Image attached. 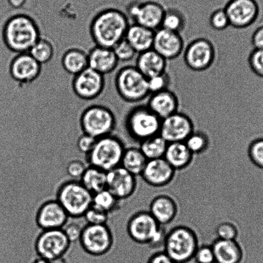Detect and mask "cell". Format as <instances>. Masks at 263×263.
Instances as JSON below:
<instances>
[{
	"instance_id": "1",
	"label": "cell",
	"mask_w": 263,
	"mask_h": 263,
	"mask_svg": "<svg viewBox=\"0 0 263 263\" xmlns=\"http://www.w3.org/2000/svg\"><path fill=\"white\" fill-rule=\"evenodd\" d=\"M37 15L29 9L8 8L0 22V37L9 52H29L42 35V25Z\"/></svg>"
},
{
	"instance_id": "2",
	"label": "cell",
	"mask_w": 263,
	"mask_h": 263,
	"mask_svg": "<svg viewBox=\"0 0 263 263\" xmlns=\"http://www.w3.org/2000/svg\"><path fill=\"white\" fill-rule=\"evenodd\" d=\"M130 24L121 9L103 7L91 14L89 33L95 45L113 48L124 39Z\"/></svg>"
},
{
	"instance_id": "3",
	"label": "cell",
	"mask_w": 263,
	"mask_h": 263,
	"mask_svg": "<svg viewBox=\"0 0 263 263\" xmlns=\"http://www.w3.org/2000/svg\"><path fill=\"white\" fill-rule=\"evenodd\" d=\"M125 150L123 141L111 134L97 139L92 150L86 155V162L107 173L121 166Z\"/></svg>"
},
{
	"instance_id": "4",
	"label": "cell",
	"mask_w": 263,
	"mask_h": 263,
	"mask_svg": "<svg viewBox=\"0 0 263 263\" xmlns=\"http://www.w3.org/2000/svg\"><path fill=\"white\" fill-rule=\"evenodd\" d=\"M55 199L70 218H81L92 206L93 194L80 181L68 179L58 187Z\"/></svg>"
},
{
	"instance_id": "5",
	"label": "cell",
	"mask_w": 263,
	"mask_h": 263,
	"mask_svg": "<svg viewBox=\"0 0 263 263\" xmlns=\"http://www.w3.org/2000/svg\"><path fill=\"white\" fill-rule=\"evenodd\" d=\"M114 84L117 93L126 103H140L150 95L147 79L135 66L120 68L115 77Z\"/></svg>"
},
{
	"instance_id": "6",
	"label": "cell",
	"mask_w": 263,
	"mask_h": 263,
	"mask_svg": "<svg viewBox=\"0 0 263 263\" xmlns=\"http://www.w3.org/2000/svg\"><path fill=\"white\" fill-rule=\"evenodd\" d=\"M198 239L193 229L177 226L166 234L163 250L175 263H187L193 260Z\"/></svg>"
},
{
	"instance_id": "7",
	"label": "cell",
	"mask_w": 263,
	"mask_h": 263,
	"mask_svg": "<svg viewBox=\"0 0 263 263\" xmlns=\"http://www.w3.org/2000/svg\"><path fill=\"white\" fill-rule=\"evenodd\" d=\"M116 126V115L103 104H91L86 107L79 117L82 133L96 139L113 134Z\"/></svg>"
},
{
	"instance_id": "8",
	"label": "cell",
	"mask_w": 263,
	"mask_h": 263,
	"mask_svg": "<svg viewBox=\"0 0 263 263\" xmlns=\"http://www.w3.org/2000/svg\"><path fill=\"white\" fill-rule=\"evenodd\" d=\"M162 119L155 115L147 105L133 107L127 112L124 127L132 139L140 143L159 135Z\"/></svg>"
},
{
	"instance_id": "9",
	"label": "cell",
	"mask_w": 263,
	"mask_h": 263,
	"mask_svg": "<svg viewBox=\"0 0 263 263\" xmlns=\"http://www.w3.org/2000/svg\"><path fill=\"white\" fill-rule=\"evenodd\" d=\"M70 245L63 229L47 230L37 235L34 248L38 256L52 262L63 257Z\"/></svg>"
},
{
	"instance_id": "10",
	"label": "cell",
	"mask_w": 263,
	"mask_h": 263,
	"mask_svg": "<svg viewBox=\"0 0 263 263\" xmlns=\"http://www.w3.org/2000/svg\"><path fill=\"white\" fill-rule=\"evenodd\" d=\"M165 12L163 6L152 2H130L124 9L125 14L132 24L142 25L154 31L161 28Z\"/></svg>"
},
{
	"instance_id": "11",
	"label": "cell",
	"mask_w": 263,
	"mask_h": 263,
	"mask_svg": "<svg viewBox=\"0 0 263 263\" xmlns=\"http://www.w3.org/2000/svg\"><path fill=\"white\" fill-rule=\"evenodd\" d=\"M216 55L213 43L205 37H198L189 43L183 50V61L190 70L203 71L213 65Z\"/></svg>"
},
{
	"instance_id": "12",
	"label": "cell",
	"mask_w": 263,
	"mask_h": 263,
	"mask_svg": "<svg viewBox=\"0 0 263 263\" xmlns=\"http://www.w3.org/2000/svg\"><path fill=\"white\" fill-rule=\"evenodd\" d=\"M114 241V235L108 224H86L79 242L84 251L88 254L101 255L110 250Z\"/></svg>"
},
{
	"instance_id": "13",
	"label": "cell",
	"mask_w": 263,
	"mask_h": 263,
	"mask_svg": "<svg viewBox=\"0 0 263 263\" xmlns=\"http://www.w3.org/2000/svg\"><path fill=\"white\" fill-rule=\"evenodd\" d=\"M42 71V65L29 52L14 54L7 65L10 78L20 86L34 83L40 78Z\"/></svg>"
},
{
	"instance_id": "14",
	"label": "cell",
	"mask_w": 263,
	"mask_h": 263,
	"mask_svg": "<svg viewBox=\"0 0 263 263\" xmlns=\"http://www.w3.org/2000/svg\"><path fill=\"white\" fill-rule=\"evenodd\" d=\"M105 86V76L89 67L74 76L71 81L74 94L83 101L96 100L104 92Z\"/></svg>"
},
{
	"instance_id": "15",
	"label": "cell",
	"mask_w": 263,
	"mask_h": 263,
	"mask_svg": "<svg viewBox=\"0 0 263 263\" xmlns=\"http://www.w3.org/2000/svg\"><path fill=\"white\" fill-rule=\"evenodd\" d=\"M195 132V124L187 114L178 111L162 120L159 135L168 143L184 142Z\"/></svg>"
},
{
	"instance_id": "16",
	"label": "cell",
	"mask_w": 263,
	"mask_h": 263,
	"mask_svg": "<svg viewBox=\"0 0 263 263\" xmlns=\"http://www.w3.org/2000/svg\"><path fill=\"white\" fill-rule=\"evenodd\" d=\"M230 23L234 29H242L257 21L260 9L255 0H231L224 7Z\"/></svg>"
},
{
	"instance_id": "17",
	"label": "cell",
	"mask_w": 263,
	"mask_h": 263,
	"mask_svg": "<svg viewBox=\"0 0 263 263\" xmlns=\"http://www.w3.org/2000/svg\"><path fill=\"white\" fill-rule=\"evenodd\" d=\"M161 226L149 212H137L129 219L126 231L129 238L136 243L149 245Z\"/></svg>"
},
{
	"instance_id": "18",
	"label": "cell",
	"mask_w": 263,
	"mask_h": 263,
	"mask_svg": "<svg viewBox=\"0 0 263 263\" xmlns=\"http://www.w3.org/2000/svg\"><path fill=\"white\" fill-rule=\"evenodd\" d=\"M70 217L55 198L43 201L38 208L35 222L42 231L62 229Z\"/></svg>"
},
{
	"instance_id": "19",
	"label": "cell",
	"mask_w": 263,
	"mask_h": 263,
	"mask_svg": "<svg viewBox=\"0 0 263 263\" xmlns=\"http://www.w3.org/2000/svg\"><path fill=\"white\" fill-rule=\"evenodd\" d=\"M137 187L136 177L121 166L106 173V189L119 200L131 198Z\"/></svg>"
},
{
	"instance_id": "20",
	"label": "cell",
	"mask_w": 263,
	"mask_h": 263,
	"mask_svg": "<svg viewBox=\"0 0 263 263\" xmlns=\"http://www.w3.org/2000/svg\"><path fill=\"white\" fill-rule=\"evenodd\" d=\"M153 49L166 60L178 58L184 50V41L180 33L160 28L155 32Z\"/></svg>"
},
{
	"instance_id": "21",
	"label": "cell",
	"mask_w": 263,
	"mask_h": 263,
	"mask_svg": "<svg viewBox=\"0 0 263 263\" xmlns=\"http://www.w3.org/2000/svg\"><path fill=\"white\" fill-rule=\"evenodd\" d=\"M175 173L167 161L162 158L148 160L140 177L148 185L162 187L172 182Z\"/></svg>"
},
{
	"instance_id": "22",
	"label": "cell",
	"mask_w": 263,
	"mask_h": 263,
	"mask_svg": "<svg viewBox=\"0 0 263 263\" xmlns=\"http://www.w3.org/2000/svg\"><path fill=\"white\" fill-rule=\"evenodd\" d=\"M146 105L162 120L178 111L180 102L177 94L167 89L150 94Z\"/></svg>"
},
{
	"instance_id": "23",
	"label": "cell",
	"mask_w": 263,
	"mask_h": 263,
	"mask_svg": "<svg viewBox=\"0 0 263 263\" xmlns=\"http://www.w3.org/2000/svg\"><path fill=\"white\" fill-rule=\"evenodd\" d=\"M88 67L105 76L113 72L119 61L112 48L94 46L88 52Z\"/></svg>"
},
{
	"instance_id": "24",
	"label": "cell",
	"mask_w": 263,
	"mask_h": 263,
	"mask_svg": "<svg viewBox=\"0 0 263 263\" xmlns=\"http://www.w3.org/2000/svg\"><path fill=\"white\" fill-rule=\"evenodd\" d=\"M178 205L171 196L161 195L153 198L149 213L161 226L170 224L177 216Z\"/></svg>"
},
{
	"instance_id": "25",
	"label": "cell",
	"mask_w": 263,
	"mask_h": 263,
	"mask_svg": "<svg viewBox=\"0 0 263 263\" xmlns=\"http://www.w3.org/2000/svg\"><path fill=\"white\" fill-rule=\"evenodd\" d=\"M167 61L152 48L139 53L135 66L145 78L149 79L167 71Z\"/></svg>"
},
{
	"instance_id": "26",
	"label": "cell",
	"mask_w": 263,
	"mask_h": 263,
	"mask_svg": "<svg viewBox=\"0 0 263 263\" xmlns=\"http://www.w3.org/2000/svg\"><path fill=\"white\" fill-rule=\"evenodd\" d=\"M211 247L215 263H241L244 259L243 249L236 240L217 239Z\"/></svg>"
},
{
	"instance_id": "27",
	"label": "cell",
	"mask_w": 263,
	"mask_h": 263,
	"mask_svg": "<svg viewBox=\"0 0 263 263\" xmlns=\"http://www.w3.org/2000/svg\"><path fill=\"white\" fill-rule=\"evenodd\" d=\"M154 30L136 24H130L125 40L136 52L140 53L152 49L155 37Z\"/></svg>"
},
{
	"instance_id": "28",
	"label": "cell",
	"mask_w": 263,
	"mask_h": 263,
	"mask_svg": "<svg viewBox=\"0 0 263 263\" xmlns=\"http://www.w3.org/2000/svg\"><path fill=\"white\" fill-rule=\"evenodd\" d=\"M194 155L185 142L168 143L163 158L175 171L187 168L192 163Z\"/></svg>"
},
{
	"instance_id": "29",
	"label": "cell",
	"mask_w": 263,
	"mask_h": 263,
	"mask_svg": "<svg viewBox=\"0 0 263 263\" xmlns=\"http://www.w3.org/2000/svg\"><path fill=\"white\" fill-rule=\"evenodd\" d=\"M61 65L66 73L76 76L88 68V52L79 47L69 48L61 58Z\"/></svg>"
},
{
	"instance_id": "30",
	"label": "cell",
	"mask_w": 263,
	"mask_h": 263,
	"mask_svg": "<svg viewBox=\"0 0 263 263\" xmlns=\"http://www.w3.org/2000/svg\"><path fill=\"white\" fill-rule=\"evenodd\" d=\"M147 161L139 147L126 148L121 166L137 177L141 175Z\"/></svg>"
},
{
	"instance_id": "31",
	"label": "cell",
	"mask_w": 263,
	"mask_h": 263,
	"mask_svg": "<svg viewBox=\"0 0 263 263\" xmlns=\"http://www.w3.org/2000/svg\"><path fill=\"white\" fill-rule=\"evenodd\" d=\"M80 182L91 194H96L106 189V172L92 166H88L82 176Z\"/></svg>"
},
{
	"instance_id": "32",
	"label": "cell",
	"mask_w": 263,
	"mask_h": 263,
	"mask_svg": "<svg viewBox=\"0 0 263 263\" xmlns=\"http://www.w3.org/2000/svg\"><path fill=\"white\" fill-rule=\"evenodd\" d=\"M55 45L53 41L42 35L29 52L43 66L52 61L55 57Z\"/></svg>"
},
{
	"instance_id": "33",
	"label": "cell",
	"mask_w": 263,
	"mask_h": 263,
	"mask_svg": "<svg viewBox=\"0 0 263 263\" xmlns=\"http://www.w3.org/2000/svg\"><path fill=\"white\" fill-rule=\"evenodd\" d=\"M168 143L160 135H155L140 142V149L148 160L164 157Z\"/></svg>"
},
{
	"instance_id": "34",
	"label": "cell",
	"mask_w": 263,
	"mask_h": 263,
	"mask_svg": "<svg viewBox=\"0 0 263 263\" xmlns=\"http://www.w3.org/2000/svg\"><path fill=\"white\" fill-rule=\"evenodd\" d=\"M187 21V15L184 12L175 7H170L165 9L161 28L180 33L185 29Z\"/></svg>"
},
{
	"instance_id": "35",
	"label": "cell",
	"mask_w": 263,
	"mask_h": 263,
	"mask_svg": "<svg viewBox=\"0 0 263 263\" xmlns=\"http://www.w3.org/2000/svg\"><path fill=\"white\" fill-rule=\"evenodd\" d=\"M122 201L118 200L107 189L93 195L92 206L108 214L121 208Z\"/></svg>"
},
{
	"instance_id": "36",
	"label": "cell",
	"mask_w": 263,
	"mask_h": 263,
	"mask_svg": "<svg viewBox=\"0 0 263 263\" xmlns=\"http://www.w3.org/2000/svg\"><path fill=\"white\" fill-rule=\"evenodd\" d=\"M190 152L194 155L201 154L209 146V138L208 135L203 132H194L184 142Z\"/></svg>"
},
{
	"instance_id": "37",
	"label": "cell",
	"mask_w": 263,
	"mask_h": 263,
	"mask_svg": "<svg viewBox=\"0 0 263 263\" xmlns=\"http://www.w3.org/2000/svg\"><path fill=\"white\" fill-rule=\"evenodd\" d=\"M86 224L83 218H69L67 223L62 229L71 243L80 241L82 232Z\"/></svg>"
},
{
	"instance_id": "38",
	"label": "cell",
	"mask_w": 263,
	"mask_h": 263,
	"mask_svg": "<svg viewBox=\"0 0 263 263\" xmlns=\"http://www.w3.org/2000/svg\"><path fill=\"white\" fill-rule=\"evenodd\" d=\"M247 153L252 164L263 170V137L252 140L248 147Z\"/></svg>"
},
{
	"instance_id": "39",
	"label": "cell",
	"mask_w": 263,
	"mask_h": 263,
	"mask_svg": "<svg viewBox=\"0 0 263 263\" xmlns=\"http://www.w3.org/2000/svg\"><path fill=\"white\" fill-rule=\"evenodd\" d=\"M88 166L86 161L82 160L81 158H71L66 165V175L71 180L79 181Z\"/></svg>"
},
{
	"instance_id": "40",
	"label": "cell",
	"mask_w": 263,
	"mask_h": 263,
	"mask_svg": "<svg viewBox=\"0 0 263 263\" xmlns=\"http://www.w3.org/2000/svg\"><path fill=\"white\" fill-rule=\"evenodd\" d=\"M209 25L212 29L222 31L230 26L228 16L224 9H217L211 12L209 16Z\"/></svg>"
},
{
	"instance_id": "41",
	"label": "cell",
	"mask_w": 263,
	"mask_h": 263,
	"mask_svg": "<svg viewBox=\"0 0 263 263\" xmlns=\"http://www.w3.org/2000/svg\"><path fill=\"white\" fill-rule=\"evenodd\" d=\"M112 49H113L119 62L120 61H121V62H128V61H132L135 58V56L137 54L136 51L125 40V38L117 43Z\"/></svg>"
},
{
	"instance_id": "42",
	"label": "cell",
	"mask_w": 263,
	"mask_h": 263,
	"mask_svg": "<svg viewBox=\"0 0 263 263\" xmlns=\"http://www.w3.org/2000/svg\"><path fill=\"white\" fill-rule=\"evenodd\" d=\"M148 88L150 94L159 92V91L167 90L171 84V78L167 71L147 79Z\"/></svg>"
},
{
	"instance_id": "43",
	"label": "cell",
	"mask_w": 263,
	"mask_h": 263,
	"mask_svg": "<svg viewBox=\"0 0 263 263\" xmlns=\"http://www.w3.org/2000/svg\"><path fill=\"white\" fill-rule=\"evenodd\" d=\"M88 224H106L109 221V214L91 206L84 214L83 217Z\"/></svg>"
},
{
	"instance_id": "44",
	"label": "cell",
	"mask_w": 263,
	"mask_h": 263,
	"mask_svg": "<svg viewBox=\"0 0 263 263\" xmlns=\"http://www.w3.org/2000/svg\"><path fill=\"white\" fill-rule=\"evenodd\" d=\"M216 233L218 239L223 240H236L238 236V230L231 222H223L216 227Z\"/></svg>"
},
{
	"instance_id": "45",
	"label": "cell",
	"mask_w": 263,
	"mask_h": 263,
	"mask_svg": "<svg viewBox=\"0 0 263 263\" xmlns=\"http://www.w3.org/2000/svg\"><path fill=\"white\" fill-rule=\"evenodd\" d=\"M248 63L253 72L263 78V50H252L248 59Z\"/></svg>"
},
{
	"instance_id": "46",
	"label": "cell",
	"mask_w": 263,
	"mask_h": 263,
	"mask_svg": "<svg viewBox=\"0 0 263 263\" xmlns=\"http://www.w3.org/2000/svg\"><path fill=\"white\" fill-rule=\"evenodd\" d=\"M97 139L95 138L90 136V135L85 134H82L79 135L76 140V146L78 152L81 155H88L92 150L94 145L96 144Z\"/></svg>"
},
{
	"instance_id": "47",
	"label": "cell",
	"mask_w": 263,
	"mask_h": 263,
	"mask_svg": "<svg viewBox=\"0 0 263 263\" xmlns=\"http://www.w3.org/2000/svg\"><path fill=\"white\" fill-rule=\"evenodd\" d=\"M194 260L196 263H215V257L211 245L199 246L194 256Z\"/></svg>"
},
{
	"instance_id": "48",
	"label": "cell",
	"mask_w": 263,
	"mask_h": 263,
	"mask_svg": "<svg viewBox=\"0 0 263 263\" xmlns=\"http://www.w3.org/2000/svg\"><path fill=\"white\" fill-rule=\"evenodd\" d=\"M166 234H167V232H166L164 227L161 226L157 234L153 237L152 241L148 245L151 247V249L157 250L160 249V247H163Z\"/></svg>"
},
{
	"instance_id": "49",
	"label": "cell",
	"mask_w": 263,
	"mask_h": 263,
	"mask_svg": "<svg viewBox=\"0 0 263 263\" xmlns=\"http://www.w3.org/2000/svg\"><path fill=\"white\" fill-rule=\"evenodd\" d=\"M147 263H175L171 259L168 255L163 251L160 250L153 253L148 258Z\"/></svg>"
},
{
	"instance_id": "50",
	"label": "cell",
	"mask_w": 263,
	"mask_h": 263,
	"mask_svg": "<svg viewBox=\"0 0 263 263\" xmlns=\"http://www.w3.org/2000/svg\"><path fill=\"white\" fill-rule=\"evenodd\" d=\"M251 42L254 49L263 50V25L257 28L253 33Z\"/></svg>"
},
{
	"instance_id": "51",
	"label": "cell",
	"mask_w": 263,
	"mask_h": 263,
	"mask_svg": "<svg viewBox=\"0 0 263 263\" xmlns=\"http://www.w3.org/2000/svg\"><path fill=\"white\" fill-rule=\"evenodd\" d=\"M10 8L13 10L22 9L26 4L27 0H7Z\"/></svg>"
},
{
	"instance_id": "52",
	"label": "cell",
	"mask_w": 263,
	"mask_h": 263,
	"mask_svg": "<svg viewBox=\"0 0 263 263\" xmlns=\"http://www.w3.org/2000/svg\"><path fill=\"white\" fill-rule=\"evenodd\" d=\"M32 263H52V262L51 261H49V260H46L45 259H43V258H42V257H38Z\"/></svg>"
}]
</instances>
